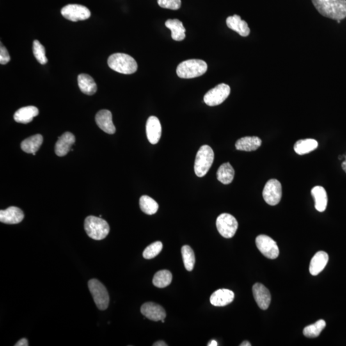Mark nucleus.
Wrapping results in <instances>:
<instances>
[{
  "instance_id": "4be33fe9",
  "label": "nucleus",
  "mask_w": 346,
  "mask_h": 346,
  "mask_svg": "<svg viewBox=\"0 0 346 346\" xmlns=\"http://www.w3.org/2000/svg\"><path fill=\"white\" fill-rule=\"evenodd\" d=\"M262 145V140L258 137H244L238 140L235 143L237 150L253 151L258 150Z\"/></svg>"
},
{
  "instance_id": "f8f14e48",
  "label": "nucleus",
  "mask_w": 346,
  "mask_h": 346,
  "mask_svg": "<svg viewBox=\"0 0 346 346\" xmlns=\"http://www.w3.org/2000/svg\"><path fill=\"white\" fill-rule=\"evenodd\" d=\"M141 311L142 314L153 321H159L166 317V312L163 307L153 302L144 303L141 306Z\"/></svg>"
},
{
  "instance_id": "a19ab883",
  "label": "nucleus",
  "mask_w": 346,
  "mask_h": 346,
  "mask_svg": "<svg viewBox=\"0 0 346 346\" xmlns=\"http://www.w3.org/2000/svg\"><path fill=\"white\" fill-rule=\"evenodd\" d=\"M342 167L343 170L346 173V160H345V161L343 162L342 164Z\"/></svg>"
},
{
  "instance_id": "4468645a",
  "label": "nucleus",
  "mask_w": 346,
  "mask_h": 346,
  "mask_svg": "<svg viewBox=\"0 0 346 346\" xmlns=\"http://www.w3.org/2000/svg\"><path fill=\"white\" fill-rule=\"evenodd\" d=\"M146 135L151 144L159 143L162 135V126L159 119L155 116H150L146 123Z\"/></svg>"
},
{
  "instance_id": "cd10ccee",
  "label": "nucleus",
  "mask_w": 346,
  "mask_h": 346,
  "mask_svg": "<svg viewBox=\"0 0 346 346\" xmlns=\"http://www.w3.org/2000/svg\"><path fill=\"white\" fill-rule=\"evenodd\" d=\"M234 176V169L229 162L222 164L217 172V180L224 185L232 182Z\"/></svg>"
},
{
  "instance_id": "423d86ee",
  "label": "nucleus",
  "mask_w": 346,
  "mask_h": 346,
  "mask_svg": "<svg viewBox=\"0 0 346 346\" xmlns=\"http://www.w3.org/2000/svg\"><path fill=\"white\" fill-rule=\"evenodd\" d=\"M88 286L96 306L101 310H106L110 301L106 287L96 279H91L89 281Z\"/></svg>"
},
{
  "instance_id": "2eb2a0df",
  "label": "nucleus",
  "mask_w": 346,
  "mask_h": 346,
  "mask_svg": "<svg viewBox=\"0 0 346 346\" xmlns=\"http://www.w3.org/2000/svg\"><path fill=\"white\" fill-rule=\"evenodd\" d=\"M95 120L98 127L103 131L109 134H115L116 129L112 121L111 111L108 110H102L96 114Z\"/></svg>"
},
{
  "instance_id": "f03ea898",
  "label": "nucleus",
  "mask_w": 346,
  "mask_h": 346,
  "mask_svg": "<svg viewBox=\"0 0 346 346\" xmlns=\"http://www.w3.org/2000/svg\"><path fill=\"white\" fill-rule=\"evenodd\" d=\"M108 65L112 70L125 75L133 74L137 70V64L135 59L127 54H112L108 59Z\"/></svg>"
},
{
  "instance_id": "b1692460",
  "label": "nucleus",
  "mask_w": 346,
  "mask_h": 346,
  "mask_svg": "<svg viewBox=\"0 0 346 346\" xmlns=\"http://www.w3.org/2000/svg\"><path fill=\"white\" fill-rule=\"evenodd\" d=\"M78 83H79L80 90L85 95H93L97 91V86H96V82L90 75H79L78 77Z\"/></svg>"
},
{
  "instance_id": "72a5a7b5",
  "label": "nucleus",
  "mask_w": 346,
  "mask_h": 346,
  "mask_svg": "<svg viewBox=\"0 0 346 346\" xmlns=\"http://www.w3.org/2000/svg\"><path fill=\"white\" fill-rule=\"evenodd\" d=\"M33 52L37 61L41 64L43 65L48 63V59L46 57L45 48L38 40L34 41Z\"/></svg>"
},
{
  "instance_id": "4c0bfd02",
  "label": "nucleus",
  "mask_w": 346,
  "mask_h": 346,
  "mask_svg": "<svg viewBox=\"0 0 346 346\" xmlns=\"http://www.w3.org/2000/svg\"><path fill=\"white\" fill-rule=\"evenodd\" d=\"M153 346H167V344L166 342H164V341L160 340V341H157V342H156L153 345Z\"/></svg>"
},
{
  "instance_id": "aec40b11",
  "label": "nucleus",
  "mask_w": 346,
  "mask_h": 346,
  "mask_svg": "<svg viewBox=\"0 0 346 346\" xmlns=\"http://www.w3.org/2000/svg\"><path fill=\"white\" fill-rule=\"evenodd\" d=\"M226 25L229 29L237 32L240 36L247 37L250 34L248 25L238 15L229 16L226 19Z\"/></svg>"
},
{
  "instance_id": "f3484780",
  "label": "nucleus",
  "mask_w": 346,
  "mask_h": 346,
  "mask_svg": "<svg viewBox=\"0 0 346 346\" xmlns=\"http://www.w3.org/2000/svg\"><path fill=\"white\" fill-rule=\"evenodd\" d=\"M24 213L20 208L11 207L0 211V221L8 224L21 223L24 219Z\"/></svg>"
},
{
  "instance_id": "473e14b6",
  "label": "nucleus",
  "mask_w": 346,
  "mask_h": 346,
  "mask_svg": "<svg viewBox=\"0 0 346 346\" xmlns=\"http://www.w3.org/2000/svg\"><path fill=\"white\" fill-rule=\"evenodd\" d=\"M163 249V244L160 241L152 243L148 246L143 251V257L148 260L152 259L157 256Z\"/></svg>"
},
{
  "instance_id": "9d476101",
  "label": "nucleus",
  "mask_w": 346,
  "mask_h": 346,
  "mask_svg": "<svg viewBox=\"0 0 346 346\" xmlns=\"http://www.w3.org/2000/svg\"><path fill=\"white\" fill-rule=\"evenodd\" d=\"M61 14L64 18L73 22L88 20L91 15L90 11L86 7L77 4H70L64 7Z\"/></svg>"
},
{
  "instance_id": "dca6fc26",
  "label": "nucleus",
  "mask_w": 346,
  "mask_h": 346,
  "mask_svg": "<svg viewBox=\"0 0 346 346\" xmlns=\"http://www.w3.org/2000/svg\"><path fill=\"white\" fill-rule=\"evenodd\" d=\"M75 143V137L71 132H66L59 137L55 151L57 155L63 157L68 154L69 151L72 150V146Z\"/></svg>"
},
{
  "instance_id": "bb28decb",
  "label": "nucleus",
  "mask_w": 346,
  "mask_h": 346,
  "mask_svg": "<svg viewBox=\"0 0 346 346\" xmlns=\"http://www.w3.org/2000/svg\"><path fill=\"white\" fill-rule=\"evenodd\" d=\"M317 147L318 143L315 139H301L295 143L294 150L297 154L303 155L314 151Z\"/></svg>"
},
{
  "instance_id": "ea45409f",
  "label": "nucleus",
  "mask_w": 346,
  "mask_h": 346,
  "mask_svg": "<svg viewBox=\"0 0 346 346\" xmlns=\"http://www.w3.org/2000/svg\"><path fill=\"white\" fill-rule=\"evenodd\" d=\"M240 346H251V343L248 342V341H244V342L240 343Z\"/></svg>"
},
{
  "instance_id": "6ab92c4d",
  "label": "nucleus",
  "mask_w": 346,
  "mask_h": 346,
  "mask_svg": "<svg viewBox=\"0 0 346 346\" xmlns=\"http://www.w3.org/2000/svg\"><path fill=\"white\" fill-rule=\"evenodd\" d=\"M329 256L326 252L320 251L317 252L311 258L309 271L312 276H317L324 270L328 262Z\"/></svg>"
},
{
  "instance_id": "412c9836",
  "label": "nucleus",
  "mask_w": 346,
  "mask_h": 346,
  "mask_svg": "<svg viewBox=\"0 0 346 346\" xmlns=\"http://www.w3.org/2000/svg\"><path fill=\"white\" fill-rule=\"evenodd\" d=\"M39 114L40 112L38 108L34 106L25 107L15 112L14 119L17 123L27 124L32 122Z\"/></svg>"
},
{
  "instance_id": "a211bd4d",
  "label": "nucleus",
  "mask_w": 346,
  "mask_h": 346,
  "mask_svg": "<svg viewBox=\"0 0 346 346\" xmlns=\"http://www.w3.org/2000/svg\"><path fill=\"white\" fill-rule=\"evenodd\" d=\"M235 298L234 292L228 289H219L210 296V303L215 306H224L230 304Z\"/></svg>"
},
{
  "instance_id": "7ed1b4c3",
  "label": "nucleus",
  "mask_w": 346,
  "mask_h": 346,
  "mask_svg": "<svg viewBox=\"0 0 346 346\" xmlns=\"http://www.w3.org/2000/svg\"><path fill=\"white\" fill-rule=\"evenodd\" d=\"M207 68V64L205 61L199 59H191L180 63L177 67L176 73L182 79H194L205 74Z\"/></svg>"
},
{
  "instance_id": "e433bc0d",
  "label": "nucleus",
  "mask_w": 346,
  "mask_h": 346,
  "mask_svg": "<svg viewBox=\"0 0 346 346\" xmlns=\"http://www.w3.org/2000/svg\"><path fill=\"white\" fill-rule=\"evenodd\" d=\"M15 346H28L29 342L26 338L21 339L20 340L18 341L17 343L15 345Z\"/></svg>"
},
{
  "instance_id": "c9c22d12",
  "label": "nucleus",
  "mask_w": 346,
  "mask_h": 346,
  "mask_svg": "<svg viewBox=\"0 0 346 346\" xmlns=\"http://www.w3.org/2000/svg\"><path fill=\"white\" fill-rule=\"evenodd\" d=\"M11 61V57L9 56V52L7 50L6 48L1 44V48H0V63L1 64H7Z\"/></svg>"
},
{
  "instance_id": "c756f323",
  "label": "nucleus",
  "mask_w": 346,
  "mask_h": 346,
  "mask_svg": "<svg viewBox=\"0 0 346 346\" xmlns=\"http://www.w3.org/2000/svg\"><path fill=\"white\" fill-rule=\"evenodd\" d=\"M173 275L171 272L167 270H162L157 272L154 275L153 279V283L158 288H165L170 285Z\"/></svg>"
},
{
  "instance_id": "ddd939ff",
  "label": "nucleus",
  "mask_w": 346,
  "mask_h": 346,
  "mask_svg": "<svg viewBox=\"0 0 346 346\" xmlns=\"http://www.w3.org/2000/svg\"><path fill=\"white\" fill-rule=\"evenodd\" d=\"M253 293L259 308L262 310H267L271 301L269 290L262 284L257 283L253 286Z\"/></svg>"
},
{
  "instance_id": "9b49d317",
  "label": "nucleus",
  "mask_w": 346,
  "mask_h": 346,
  "mask_svg": "<svg viewBox=\"0 0 346 346\" xmlns=\"http://www.w3.org/2000/svg\"><path fill=\"white\" fill-rule=\"evenodd\" d=\"M256 245L258 250L263 256L269 259L278 257L279 253V248L276 242L269 236L260 235L256 238Z\"/></svg>"
},
{
  "instance_id": "0eeeda50",
  "label": "nucleus",
  "mask_w": 346,
  "mask_h": 346,
  "mask_svg": "<svg viewBox=\"0 0 346 346\" xmlns=\"http://www.w3.org/2000/svg\"><path fill=\"white\" fill-rule=\"evenodd\" d=\"M238 222L233 215L224 213L219 215L216 220V226L219 233L223 237L230 239L235 235Z\"/></svg>"
},
{
  "instance_id": "39448f33",
  "label": "nucleus",
  "mask_w": 346,
  "mask_h": 346,
  "mask_svg": "<svg viewBox=\"0 0 346 346\" xmlns=\"http://www.w3.org/2000/svg\"><path fill=\"white\" fill-rule=\"evenodd\" d=\"M214 160V153L212 148L208 145L201 146L197 153L194 172L198 177L207 175Z\"/></svg>"
},
{
  "instance_id": "6e6552de",
  "label": "nucleus",
  "mask_w": 346,
  "mask_h": 346,
  "mask_svg": "<svg viewBox=\"0 0 346 346\" xmlns=\"http://www.w3.org/2000/svg\"><path fill=\"white\" fill-rule=\"evenodd\" d=\"M231 89L228 85L221 84L207 92L204 96V102L210 107L217 106L223 103L230 95Z\"/></svg>"
},
{
  "instance_id": "a878e982",
  "label": "nucleus",
  "mask_w": 346,
  "mask_h": 346,
  "mask_svg": "<svg viewBox=\"0 0 346 346\" xmlns=\"http://www.w3.org/2000/svg\"><path fill=\"white\" fill-rule=\"evenodd\" d=\"M167 29L171 31V37L173 40L181 41L185 38V29L183 24L178 20H168L166 22Z\"/></svg>"
},
{
  "instance_id": "f704fd0d",
  "label": "nucleus",
  "mask_w": 346,
  "mask_h": 346,
  "mask_svg": "<svg viewBox=\"0 0 346 346\" xmlns=\"http://www.w3.org/2000/svg\"><path fill=\"white\" fill-rule=\"evenodd\" d=\"M160 8L171 9V10H178L182 5L181 0H158Z\"/></svg>"
},
{
  "instance_id": "2f4dec72",
  "label": "nucleus",
  "mask_w": 346,
  "mask_h": 346,
  "mask_svg": "<svg viewBox=\"0 0 346 346\" xmlns=\"http://www.w3.org/2000/svg\"><path fill=\"white\" fill-rule=\"evenodd\" d=\"M325 320L320 319L314 323L304 327L303 329L304 335L308 338H315L319 336L324 327H326Z\"/></svg>"
},
{
  "instance_id": "7c9ffc66",
  "label": "nucleus",
  "mask_w": 346,
  "mask_h": 346,
  "mask_svg": "<svg viewBox=\"0 0 346 346\" xmlns=\"http://www.w3.org/2000/svg\"><path fill=\"white\" fill-rule=\"evenodd\" d=\"M182 255L185 269L188 271H192L195 264V255L194 251L189 246L185 245L182 247Z\"/></svg>"
},
{
  "instance_id": "20e7f679",
  "label": "nucleus",
  "mask_w": 346,
  "mask_h": 346,
  "mask_svg": "<svg viewBox=\"0 0 346 346\" xmlns=\"http://www.w3.org/2000/svg\"><path fill=\"white\" fill-rule=\"evenodd\" d=\"M84 228L89 237L94 240L105 239L109 233L110 226L102 217L89 216L85 220Z\"/></svg>"
},
{
  "instance_id": "58836bf2",
  "label": "nucleus",
  "mask_w": 346,
  "mask_h": 346,
  "mask_svg": "<svg viewBox=\"0 0 346 346\" xmlns=\"http://www.w3.org/2000/svg\"><path fill=\"white\" fill-rule=\"evenodd\" d=\"M208 346H217V345H218V344H217V342H216V341H215V340H210V342L208 343Z\"/></svg>"
},
{
  "instance_id": "f257e3e1",
  "label": "nucleus",
  "mask_w": 346,
  "mask_h": 346,
  "mask_svg": "<svg viewBox=\"0 0 346 346\" xmlns=\"http://www.w3.org/2000/svg\"><path fill=\"white\" fill-rule=\"evenodd\" d=\"M316 10L324 17L334 20L346 18V0H311Z\"/></svg>"
},
{
  "instance_id": "5701e85b",
  "label": "nucleus",
  "mask_w": 346,
  "mask_h": 346,
  "mask_svg": "<svg viewBox=\"0 0 346 346\" xmlns=\"http://www.w3.org/2000/svg\"><path fill=\"white\" fill-rule=\"evenodd\" d=\"M311 196L315 200V207L318 212H322L326 210L327 196L326 190L321 186H316L311 191Z\"/></svg>"
},
{
  "instance_id": "c85d7f7f",
  "label": "nucleus",
  "mask_w": 346,
  "mask_h": 346,
  "mask_svg": "<svg viewBox=\"0 0 346 346\" xmlns=\"http://www.w3.org/2000/svg\"><path fill=\"white\" fill-rule=\"evenodd\" d=\"M139 205L141 210L148 215L155 214L159 210V204L148 196H141L140 198Z\"/></svg>"
},
{
  "instance_id": "1a4fd4ad",
  "label": "nucleus",
  "mask_w": 346,
  "mask_h": 346,
  "mask_svg": "<svg viewBox=\"0 0 346 346\" xmlns=\"http://www.w3.org/2000/svg\"><path fill=\"white\" fill-rule=\"evenodd\" d=\"M262 195L268 205H278L282 197V187L280 182L276 179L268 181L263 188Z\"/></svg>"
},
{
  "instance_id": "393cba45",
  "label": "nucleus",
  "mask_w": 346,
  "mask_h": 346,
  "mask_svg": "<svg viewBox=\"0 0 346 346\" xmlns=\"http://www.w3.org/2000/svg\"><path fill=\"white\" fill-rule=\"evenodd\" d=\"M43 142V136L40 134H37L24 140L21 144V147L25 153L34 154L40 150Z\"/></svg>"
}]
</instances>
